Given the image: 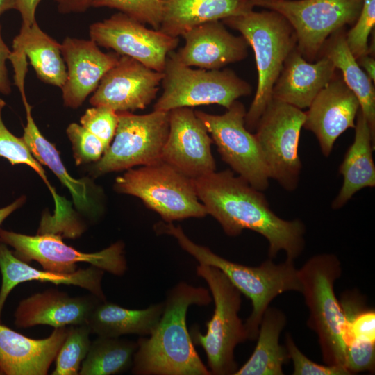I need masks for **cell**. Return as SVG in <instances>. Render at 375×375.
<instances>
[{"label": "cell", "instance_id": "74e56055", "mask_svg": "<svg viewBox=\"0 0 375 375\" xmlns=\"http://www.w3.org/2000/svg\"><path fill=\"white\" fill-rule=\"evenodd\" d=\"M289 360L293 363V375H349L347 369L339 365H320L310 360L298 348L292 335L285 336Z\"/></svg>", "mask_w": 375, "mask_h": 375}, {"label": "cell", "instance_id": "5bb4252c", "mask_svg": "<svg viewBox=\"0 0 375 375\" xmlns=\"http://www.w3.org/2000/svg\"><path fill=\"white\" fill-rule=\"evenodd\" d=\"M89 33L90 40L98 46L131 57L160 72H163L168 55L179 42L178 37L147 28L144 24L121 12L92 24Z\"/></svg>", "mask_w": 375, "mask_h": 375}, {"label": "cell", "instance_id": "e575fe53", "mask_svg": "<svg viewBox=\"0 0 375 375\" xmlns=\"http://www.w3.org/2000/svg\"><path fill=\"white\" fill-rule=\"evenodd\" d=\"M375 25V0H362L360 12L352 28L346 32V42L356 59L369 54V38Z\"/></svg>", "mask_w": 375, "mask_h": 375}, {"label": "cell", "instance_id": "ac0fdd59", "mask_svg": "<svg viewBox=\"0 0 375 375\" xmlns=\"http://www.w3.org/2000/svg\"><path fill=\"white\" fill-rule=\"evenodd\" d=\"M184 46L169 54L188 67L219 69L248 56L247 41L230 33L220 20L198 25L182 35Z\"/></svg>", "mask_w": 375, "mask_h": 375}, {"label": "cell", "instance_id": "7a4b0ae2", "mask_svg": "<svg viewBox=\"0 0 375 375\" xmlns=\"http://www.w3.org/2000/svg\"><path fill=\"white\" fill-rule=\"evenodd\" d=\"M212 301L209 290L181 281L168 290L161 317L148 338H140L131 372L136 375H210L196 351L186 325L188 308Z\"/></svg>", "mask_w": 375, "mask_h": 375}, {"label": "cell", "instance_id": "ee69618b", "mask_svg": "<svg viewBox=\"0 0 375 375\" xmlns=\"http://www.w3.org/2000/svg\"><path fill=\"white\" fill-rule=\"evenodd\" d=\"M25 201L26 197L24 196H22L16 199L11 204L4 208H0V225L5 220V219L7 218L11 213H12L15 210L22 206L24 203Z\"/></svg>", "mask_w": 375, "mask_h": 375}, {"label": "cell", "instance_id": "d590c367", "mask_svg": "<svg viewBox=\"0 0 375 375\" xmlns=\"http://www.w3.org/2000/svg\"><path fill=\"white\" fill-rule=\"evenodd\" d=\"M76 165L97 162L107 149L104 143L83 126L70 124L66 130Z\"/></svg>", "mask_w": 375, "mask_h": 375}, {"label": "cell", "instance_id": "30bf717a", "mask_svg": "<svg viewBox=\"0 0 375 375\" xmlns=\"http://www.w3.org/2000/svg\"><path fill=\"white\" fill-rule=\"evenodd\" d=\"M305 117L302 110L272 99L255 129L269 178L287 191L296 190L300 178L298 149Z\"/></svg>", "mask_w": 375, "mask_h": 375}, {"label": "cell", "instance_id": "ab89813d", "mask_svg": "<svg viewBox=\"0 0 375 375\" xmlns=\"http://www.w3.org/2000/svg\"><path fill=\"white\" fill-rule=\"evenodd\" d=\"M1 26L0 25V92L3 94H8L11 92V86L8 76L6 61L10 58L12 51L5 44L1 36Z\"/></svg>", "mask_w": 375, "mask_h": 375}, {"label": "cell", "instance_id": "2e32d148", "mask_svg": "<svg viewBox=\"0 0 375 375\" xmlns=\"http://www.w3.org/2000/svg\"><path fill=\"white\" fill-rule=\"evenodd\" d=\"M163 73L138 60L120 56L101 78L90 99L93 106H106L117 112L144 109L156 98Z\"/></svg>", "mask_w": 375, "mask_h": 375}, {"label": "cell", "instance_id": "83f0119b", "mask_svg": "<svg viewBox=\"0 0 375 375\" xmlns=\"http://www.w3.org/2000/svg\"><path fill=\"white\" fill-rule=\"evenodd\" d=\"M287 318L280 309L268 307L260 324L257 343L248 360L233 375H283L289 360L285 347L279 344Z\"/></svg>", "mask_w": 375, "mask_h": 375}, {"label": "cell", "instance_id": "60d3db41", "mask_svg": "<svg viewBox=\"0 0 375 375\" xmlns=\"http://www.w3.org/2000/svg\"><path fill=\"white\" fill-rule=\"evenodd\" d=\"M42 0H15V9L22 19V26L28 27L36 22L35 11Z\"/></svg>", "mask_w": 375, "mask_h": 375}, {"label": "cell", "instance_id": "cb8c5ba5", "mask_svg": "<svg viewBox=\"0 0 375 375\" xmlns=\"http://www.w3.org/2000/svg\"><path fill=\"white\" fill-rule=\"evenodd\" d=\"M163 14L159 30L182 36L201 24L247 13L254 8L251 0H162Z\"/></svg>", "mask_w": 375, "mask_h": 375}, {"label": "cell", "instance_id": "9a60e30c", "mask_svg": "<svg viewBox=\"0 0 375 375\" xmlns=\"http://www.w3.org/2000/svg\"><path fill=\"white\" fill-rule=\"evenodd\" d=\"M212 140L206 128L188 107L169 111V132L161 160L191 179L214 172Z\"/></svg>", "mask_w": 375, "mask_h": 375}, {"label": "cell", "instance_id": "d6a6232c", "mask_svg": "<svg viewBox=\"0 0 375 375\" xmlns=\"http://www.w3.org/2000/svg\"><path fill=\"white\" fill-rule=\"evenodd\" d=\"M89 326H69L68 333L56 357L53 375H77L91 344Z\"/></svg>", "mask_w": 375, "mask_h": 375}, {"label": "cell", "instance_id": "9c48e42d", "mask_svg": "<svg viewBox=\"0 0 375 375\" xmlns=\"http://www.w3.org/2000/svg\"><path fill=\"white\" fill-rule=\"evenodd\" d=\"M255 7L278 12L293 28L297 49L309 62L320 56L328 38L356 21L362 0H251Z\"/></svg>", "mask_w": 375, "mask_h": 375}, {"label": "cell", "instance_id": "f1b7e54d", "mask_svg": "<svg viewBox=\"0 0 375 375\" xmlns=\"http://www.w3.org/2000/svg\"><path fill=\"white\" fill-rule=\"evenodd\" d=\"M330 59L348 88L360 103V110L365 118L375 141V90L372 81L358 64L348 48L344 28L332 34L326 41L320 56Z\"/></svg>", "mask_w": 375, "mask_h": 375}, {"label": "cell", "instance_id": "4316f807", "mask_svg": "<svg viewBox=\"0 0 375 375\" xmlns=\"http://www.w3.org/2000/svg\"><path fill=\"white\" fill-rule=\"evenodd\" d=\"M164 308L163 302L144 309H128L101 301L93 310L88 326L98 336L119 338L135 334L148 336L157 326Z\"/></svg>", "mask_w": 375, "mask_h": 375}, {"label": "cell", "instance_id": "b9f144b4", "mask_svg": "<svg viewBox=\"0 0 375 375\" xmlns=\"http://www.w3.org/2000/svg\"><path fill=\"white\" fill-rule=\"evenodd\" d=\"M58 4V10L63 14L78 13L86 11L93 0H55Z\"/></svg>", "mask_w": 375, "mask_h": 375}, {"label": "cell", "instance_id": "7bdbcfd3", "mask_svg": "<svg viewBox=\"0 0 375 375\" xmlns=\"http://www.w3.org/2000/svg\"><path fill=\"white\" fill-rule=\"evenodd\" d=\"M359 66L363 69L365 74L371 79L375 82V59L372 55L365 54L360 56L356 59Z\"/></svg>", "mask_w": 375, "mask_h": 375}, {"label": "cell", "instance_id": "7402d4cb", "mask_svg": "<svg viewBox=\"0 0 375 375\" xmlns=\"http://www.w3.org/2000/svg\"><path fill=\"white\" fill-rule=\"evenodd\" d=\"M335 65L326 56L306 60L297 47L290 53L272 88V98L300 110L308 108L335 74Z\"/></svg>", "mask_w": 375, "mask_h": 375}, {"label": "cell", "instance_id": "8d00e7d4", "mask_svg": "<svg viewBox=\"0 0 375 375\" xmlns=\"http://www.w3.org/2000/svg\"><path fill=\"white\" fill-rule=\"evenodd\" d=\"M81 125L99 138L108 149L115 134L118 114L106 106L87 109L80 118Z\"/></svg>", "mask_w": 375, "mask_h": 375}, {"label": "cell", "instance_id": "1f68e13d", "mask_svg": "<svg viewBox=\"0 0 375 375\" xmlns=\"http://www.w3.org/2000/svg\"><path fill=\"white\" fill-rule=\"evenodd\" d=\"M5 102L0 99V157L8 160L12 165L24 164L32 168L43 180L52 194L55 210L51 219L58 223L71 219L74 212L70 202L57 194L55 188L49 183L44 169L31 152L22 138L14 135L5 126L1 112Z\"/></svg>", "mask_w": 375, "mask_h": 375}, {"label": "cell", "instance_id": "7c38bea8", "mask_svg": "<svg viewBox=\"0 0 375 375\" xmlns=\"http://www.w3.org/2000/svg\"><path fill=\"white\" fill-rule=\"evenodd\" d=\"M0 241L10 246L19 259L38 262L44 270L62 274L74 272L78 262H87L104 272L122 276L127 265L124 245L117 242L94 253H85L67 245L62 235L53 233L28 235L0 228Z\"/></svg>", "mask_w": 375, "mask_h": 375}, {"label": "cell", "instance_id": "f6af8a7d", "mask_svg": "<svg viewBox=\"0 0 375 375\" xmlns=\"http://www.w3.org/2000/svg\"><path fill=\"white\" fill-rule=\"evenodd\" d=\"M10 9H15V0H0V16Z\"/></svg>", "mask_w": 375, "mask_h": 375}, {"label": "cell", "instance_id": "836d02e7", "mask_svg": "<svg viewBox=\"0 0 375 375\" xmlns=\"http://www.w3.org/2000/svg\"><path fill=\"white\" fill-rule=\"evenodd\" d=\"M91 7L117 9L155 30H159L163 14L162 0H93Z\"/></svg>", "mask_w": 375, "mask_h": 375}, {"label": "cell", "instance_id": "e0dca14e", "mask_svg": "<svg viewBox=\"0 0 375 375\" xmlns=\"http://www.w3.org/2000/svg\"><path fill=\"white\" fill-rule=\"evenodd\" d=\"M360 103L342 76L335 74L305 112L303 128L315 135L323 156H330L336 140L355 127Z\"/></svg>", "mask_w": 375, "mask_h": 375}, {"label": "cell", "instance_id": "277c9868", "mask_svg": "<svg viewBox=\"0 0 375 375\" xmlns=\"http://www.w3.org/2000/svg\"><path fill=\"white\" fill-rule=\"evenodd\" d=\"M222 22L240 32L254 52L258 85L245 115V126L252 132L272 99V88L285 60L297 47L296 34L285 18L270 10L260 12L253 10L224 19Z\"/></svg>", "mask_w": 375, "mask_h": 375}, {"label": "cell", "instance_id": "f546056e", "mask_svg": "<svg viewBox=\"0 0 375 375\" xmlns=\"http://www.w3.org/2000/svg\"><path fill=\"white\" fill-rule=\"evenodd\" d=\"M22 101L26 113V125L22 138L37 160L46 165L68 189L76 207L86 210L90 203L85 181L74 178L69 175L54 144L49 142L38 128L32 116V107L26 96L22 97Z\"/></svg>", "mask_w": 375, "mask_h": 375}, {"label": "cell", "instance_id": "484cf974", "mask_svg": "<svg viewBox=\"0 0 375 375\" xmlns=\"http://www.w3.org/2000/svg\"><path fill=\"white\" fill-rule=\"evenodd\" d=\"M12 48L10 56L27 57L41 81L59 88L65 84L67 67L61 44L44 32L37 22L28 27H21Z\"/></svg>", "mask_w": 375, "mask_h": 375}, {"label": "cell", "instance_id": "8992f818", "mask_svg": "<svg viewBox=\"0 0 375 375\" xmlns=\"http://www.w3.org/2000/svg\"><path fill=\"white\" fill-rule=\"evenodd\" d=\"M196 272L208 285L215 308L206 323V334L192 327L190 332L192 340L205 351L211 374L233 375L238 369L235 349L248 340L244 324L238 315L242 293L215 267L199 264Z\"/></svg>", "mask_w": 375, "mask_h": 375}, {"label": "cell", "instance_id": "5b68a950", "mask_svg": "<svg viewBox=\"0 0 375 375\" xmlns=\"http://www.w3.org/2000/svg\"><path fill=\"white\" fill-rule=\"evenodd\" d=\"M342 274L332 253L312 256L299 269L301 291L309 310L307 324L318 338L325 365L344 367L346 319L334 285Z\"/></svg>", "mask_w": 375, "mask_h": 375}, {"label": "cell", "instance_id": "ffe728a7", "mask_svg": "<svg viewBox=\"0 0 375 375\" xmlns=\"http://www.w3.org/2000/svg\"><path fill=\"white\" fill-rule=\"evenodd\" d=\"M103 301L90 293L83 297H70L56 290L34 294L17 306L15 325L27 328L36 325H49L54 328L68 326L88 325L95 306Z\"/></svg>", "mask_w": 375, "mask_h": 375}, {"label": "cell", "instance_id": "6da1fadb", "mask_svg": "<svg viewBox=\"0 0 375 375\" xmlns=\"http://www.w3.org/2000/svg\"><path fill=\"white\" fill-rule=\"evenodd\" d=\"M197 195L210 214L229 236L249 229L262 235L269 243V258L284 251L293 260L306 245V226L299 219L285 220L276 215L262 194L231 169L192 179Z\"/></svg>", "mask_w": 375, "mask_h": 375}, {"label": "cell", "instance_id": "4dcf8cb0", "mask_svg": "<svg viewBox=\"0 0 375 375\" xmlns=\"http://www.w3.org/2000/svg\"><path fill=\"white\" fill-rule=\"evenodd\" d=\"M137 342L120 338L98 336L91 342L78 374L113 375L131 368Z\"/></svg>", "mask_w": 375, "mask_h": 375}, {"label": "cell", "instance_id": "d4e9b609", "mask_svg": "<svg viewBox=\"0 0 375 375\" xmlns=\"http://www.w3.org/2000/svg\"><path fill=\"white\" fill-rule=\"evenodd\" d=\"M355 136L348 148L338 172L343 177L342 185L331 207L342 208L360 190L375 187V165L372 152L375 148L369 125L360 110L355 124Z\"/></svg>", "mask_w": 375, "mask_h": 375}, {"label": "cell", "instance_id": "44dd1931", "mask_svg": "<svg viewBox=\"0 0 375 375\" xmlns=\"http://www.w3.org/2000/svg\"><path fill=\"white\" fill-rule=\"evenodd\" d=\"M68 331V326L56 328L49 337L33 339L0 322V374H47Z\"/></svg>", "mask_w": 375, "mask_h": 375}, {"label": "cell", "instance_id": "d6986e66", "mask_svg": "<svg viewBox=\"0 0 375 375\" xmlns=\"http://www.w3.org/2000/svg\"><path fill=\"white\" fill-rule=\"evenodd\" d=\"M67 80L61 88L64 105L77 108L98 87L105 74L118 61L117 53H104L92 40L67 37L61 44Z\"/></svg>", "mask_w": 375, "mask_h": 375}, {"label": "cell", "instance_id": "4fadbf2b", "mask_svg": "<svg viewBox=\"0 0 375 375\" xmlns=\"http://www.w3.org/2000/svg\"><path fill=\"white\" fill-rule=\"evenodd\" d=\"M194 112L210 135L222 159L252 187L266 190L270 178L256 136L245 126L244 106L237 100L222 115Z\"/></svg>", "mask_w": 375, "mask_h": 375}, {"label": "cell", "instance_id": "603a6c76", "mask_svg": "<svg viewBox=\"0 0 375 375\" xmlns=\"http://www.w3.org/2000/svg\"><path fill=\"white\" fill-rule=\"evenodd\" d=\"M0 322L8 297L17 285L24 282L38 281L56 285H72L88 290L103 301L106 300L101 286L104 271L92 265L69 274L39 270L19 259L8 249L7 244L0 241Z\"/></svg>", "mask_w": 375, "mask_h": 375}, {"label": "cell", "instance_id": "ba28073f", "mask_svg": "<svg viewBox=\"0 0 375 375\" xmlns=\"http://www.w3.org/2000/svg\"><path fill=\"white\" fill-rule=\"evenodd\" d=\"M162 93L155 110L217 104L228 109L242 97L249 95L251 85L231 69H194L170 54L163 69Z\"/></svg>", "mask_w": 375, "mask_h": 375}, {"label": "cell", "instance_id": "52a82bcc", "mask_svg": "<svg viewBox=\"0 0 375 375\" xmlns=\"http://www.w3.org/2000/svg\"><path fill=\"white\" fill-rule=\"evenodd\" d=\"M114 188L118 192L140 198L166 222L208 215L192 179L162 160L128 169L116 178Z\"/></svg>", "mask_w": 375, "mask_h": 375}, {"label": "cell", "instance_id": "f35d334b", "mask_svg": "<svg viewBox=\"0 0 375 375\" xmlns=\"http://www.w3.org/2000/svg\"><path fill=\"white\" fill-rule=\"evenodd\" d=\"M344 366L351 374L374 372L375 342H353L348 344L346 348Z\"/></svg>", "mask_w": 375, "mask_h": 375}, {"label": "cell", "instance_id": "8fae6325", "mask_svg": "<svg viewBox=\"0 0 375 375\" xmlns=\"http://www.w3.org/2000/svg\"><path fill=\"white\" fill-rule=\"evenodd\" d=\"M117 114L118 124L113 142L91 169L95 176L162 160L169 132V111L153 110L145 115L130 112Z\"/></svg>", "mask_w": 375, "mask_h": 375}, {"label": "cell", "instance_id": "3957f363", "mask_svg": "<svg viewBox=\"0 0 375 375\" xmlns=\"http://www.w3.org/2000/svg\"><path fill=\"white\" fill-rule=\"evenodd\" d=\"M153 228L158 234L174 237L199 264L218 268L251 301L253 309L244 323L248 340H256L262 316L274 298L286 292L301 291L299 269L293 260L286 259L276 264L269 258L258 266H247L225 259L209 248L196 244L180 226H176L172 222H160Z\"/></svg>", "mask_w": 375, "mask_h": 375}]
</instances>
